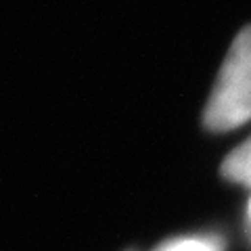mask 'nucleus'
Segmentation results:
<instances>
[{
  "label": "nucleus",
  "instance_id": "4",
  "mask_svg": "<svg viewBox=\"0 0 251 251\" xmlns=\"http://www.w3.org/2000/svg\"><path fill=\"white\" fill-rule=\"evenodd\" d=\"M247 230H249V237H251V201H249V209H247Z\"/></svg>",
  "mask_w": 251,
  "mask_h": 251
},
{
  "label": "nucleus",
  "instance_id": "2",
  "mask_svg": "<svg viewBox=\"0 0 251 251\" xmlns=\"http://www.w3.org/2000/svg\"><path fill=\"white\" fill-rule=\"evenodd\" d=\"M222 176L230 182L251 186V136L224 159Z\"/></svg>",
  "mask_w": 251,
  "mask_h": 251
},
{
  "label": "nucleus",
  "instance_id": "3",
  "mask_svg": "<svg viewBox=\"0 0 251 251\" xmlns=\"http://www.w3.org/2000/svg\"><path fill=\"white\" fill-rule=\"evenodd\" d=\"M155 251H224L220 237H178L161 243Z\"/></svg>",
  "mask_w": 251,
  "mask_h": 251
},
{
  "label": "nucleus",
  "instance_id": "1",
  "mask_svg": "<svg viewBox=\"0 0 251 251\" xmlns=\"http://www.w3.org/2000/svg\"><path fill=\"white\" fill-rule=\"evenodd\" d=\"M251 120V25L234 38L203 111L211 132H228Z\"/></svg>",
  "mask_w": 251,
  "mask_h": 251
}]
</instances>
